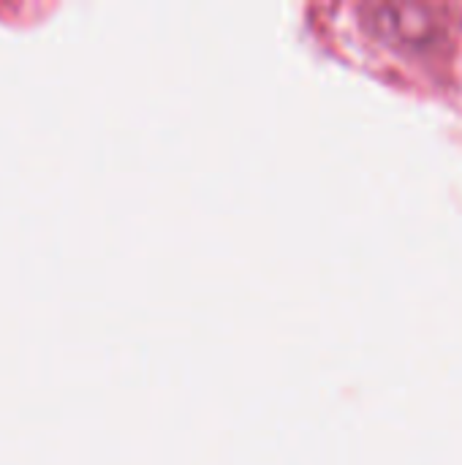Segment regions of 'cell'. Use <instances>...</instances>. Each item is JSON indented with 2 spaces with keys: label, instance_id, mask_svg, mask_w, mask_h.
I'll list each match as a JSON object with an SVG mask.
<instances>
[{
  "label": "cell",
  "instance_id": "1",
  "mask_svg": "<svg viewBox=\"0 0 462 465\" xmlns=\"http://www.w3.org/2000/svg\"><path fill=\"white\" fill-rule=\"evenodd\" d=\"M365 30L389 49L406 54H436L452 41L447 5L425 0H381L362 5Z\"/></svg>",
  "mask_w": 462,
  "mask_h": 465
}]
</instances>
